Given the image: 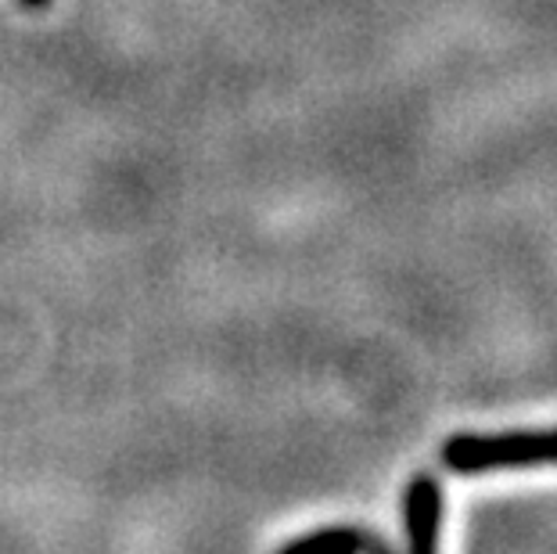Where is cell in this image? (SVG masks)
<instances>
[{
	"mask_svg": "<svg viewBox=\"0 0 557 554\" xmlns=\"http://www.w3.org/2000/svg\"><path fill=\"white\" fill-rule=\"evenodd\" d=\"M443 465L457 476H490L507 468L557 465V426L511 432H460L443 446Z\"/></svg>",
	"mask_w": 557,
	"mask_h": 554,
	"instance_id": "6da1fadb",
	"label": "cell"
},
{
	"mask_svg": "<svg viewBox=\"0 0 557 554\" xmlns=\"http://www.w3.org/2000/svg\"><path fill=\"white\" fill-rule=\"evenodd\" d=\"M403 526H407V544L418 554H432L438 547V529H443V487L429 471H418L403 493Z\"/></svg>",
	"mask_w": 557,
	"mask_h": 554,
	"instance_id": "7a4b0ae2",
	"label": "cell"
},
{
	"mask_svg": "<svg viewBox=\"0 0 557 554\" xmlns=\"http://www.w3.org/2000/svg\"><path fill=\"white\" fill-rule=\"evenodd\" d=\"M292 551H360L363 547V533L349 526H335V529H320V533H310V537H299L288 544Z\"/></svg>",
	"mask_w": 557,
	"mask_h": 554,
	"instance_id": "3957f363",
	"label": "cell"
},
{
	"mask_svg": "<svg viewBox=\"0 0 557 554\" xmlns=\"http://www.w3.org/2000/svg\"><path fill=\"white\" fill-rule=\"evenodd\" d=\"M22 8H29V11H40V8H47L51 0H18Z\"/></svg>",
	"mask_w": 557,
	"mask_h": 554,
	"instance_id": "277c9868",
	"label": "cell"
}]
</instances>
